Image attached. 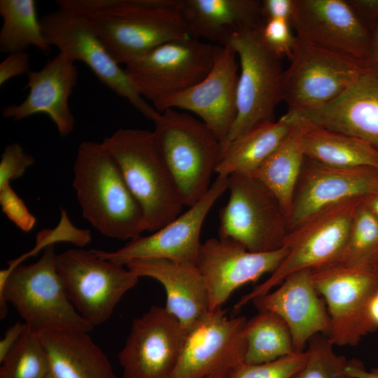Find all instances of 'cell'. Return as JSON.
Instances as JSON below:
<instances>
[{
  "label": "cell",
  "instance_id": "cell-1",
  "mask_svg": "<svg viewBox=\"0 0 378 378\" xmlns=\"http://www.w3.org/2000/svg\"><path fill=\"white\" fill-rule=\"evenodd\" d=\"M181 0H59L57 4L90 18L118 64L171 41L190 38Z\"/></svg>",
  "mask_w": 378,
  "mask_h": 378
},
{
  "label": "cell",
  "instance_id": "cell-2",
  "mask_svg": "<svg viewBox=\"0 0 378 378\" xmlns=\"http://www.w3.org/2000/svg\"><path fill=\"white\" fill-rule=\"evenodd\" d=\"M73 172L83 216L94 228L108 237L130 241L147 231L139 204L102 143H80Z\"/></svg>",
  "mask_w": 378,
  "mask_h": 378
},
{
  "label": "cell",
  "instance_id": "cell-3",
  "mask_svg": "<svg viewBox=\"0 0 378 378\" xmlns=\"http://www.w3.org/2000/svg\"><path fill=\"white\" fill-rule=\"evenodd\" d=\"M55 245L44 249L41 258L18 265L8 274L0 272V318L8 314L11 303L27 328L40 335L48 330L89 333L94 327L69 300L58 274Z\"/></svg>",
  "mask_w": 378,
  "mask_h": 378
},
{
  "label": "cell",
  "instance_id": "cell-4",
  "mask_svg": "<svg viewBox=\"0 0 378 378\" xmlns=\"http://www.w3.org/2000/svg\"><path fill=\"white\" fill-rule=\"evenodd\" d=\"M102 143L115 159L139 204L147 231L153 232L181 214L184 205L152 131L119 129Z\"/></svg>",
  "mask_w": 378,
  "mask_h": 378
},
{
  "label": "cell",
  "instance_id": "cell-5",
  "mask_svg": "<svg viewBox=\"0 0 378 378\" xmlns=\"http://www.w3.org/2000/svg\"><path fill=\"white\" fill-rule=\"evenodd\" d=\"M157 148L177 187L184 206H191L209 190L220 158V142L200 119L167 109L153 121Z\"/></svg>",
  "mask_w": 378,
  "mask_h": 378
},
{
  "label": "cell",
  "instance_id": "cell-6",
  "mask_svg": "<svg viewBox=\"0 0 378 378\" xmlns=\"http://www.w3.org/2000/svg\"><path fill=\"white\" fill-rule=\"evenodd\" d=\"M363 199H351L323 209L290 230L284 244L288 253L267 279L241 297L235 309L278 286L293 272L341 262L355 210Z\"/></svg>",
  "mask_w": 378,
  "mask_h": 378
},
{
  "label": "cell",
  "instance_id": "cell-7",
  "mask_svg": "<svg viewBox=\"0 0 378 378\" xmlns=\"http://www.w3.org/2000/svg\"><path fill=\"white\" fill-rule=\"evenodd\" d=\"M263 23L234 32L227 43L237 53L240 73L237 117L221 149L255 126L274 120V110L283 101L281 58L263 43L260 35Z\"/></svg>",
  "mask_w": 378,
  "mask_h": 378
},
{
  "label": "cell",
  "instance_id": "cell-8",
  "mask_svg": "<svg viewBox=\"0 0 378 378\" xmlns=\"http://www.w3.org/2000/svg\"><path fill=\"white\" fill-rule=\"evenodd\" d=\"M230 195L219 212L220 238L253 252L284 247L289 232L288 215L275 195L251 175L228 176Z\"/></svg>",
  "mask_w": 378,
  "mask_h": 378
},
{
  "label": "cell",
  "instance_id": "cell-9",
  "mask_svg": "<svg viewBox=\"0 0 378 378\" xmlns=\"http://www.w3.org/2000/svg\"><path fill=\"white\" fill-rule=\"evenodd\" d=\"M44 36L50 46L84 63L99 81L127 99L140 113L153 121L159 112L134 88L124 69L111 55L90 18L58 7L40 18Z\"/></svg>",
  "mask_w": 378,
  "mask_h": 378
},
{
  "label": "cell",
  "instance_id": "cell-10",
  "mask_svg": "<svg viewBox=\"0 0 378 378\" xmlns=\"http://www.w3.org/2000/svg\"><path fill=\"white\" fill-rule=\"evenodd\" d=\"M220 46L194 38L171 41L125 64L135 90L152 106L202 80Z\"/></svg>",
  "mask_w": 378,
  "mask_h": 378
},
{
  "label": "cell",
  "instance_id": "cell-11",
  "mask_svg": "<svg viewBox=\"0 0 378 378\" xmlns=\"http://www.w3.org/2000/svg\"><path fill=\"white\" fill-rule=\"evenodd\" d=\"M284 72L283 101L288 111L315 108L340 95L368 64L298 36Z\"/></svg>",
  "mask_w": 378,
  "mask_h": 378
},
{
  "label": "cell",
  "instance_id": "cell-12",
  "mask_svg": "<svg viewBox=\"0 0 378 378\" xmlns=\"http://www.w3.org/2000/svg\"><path fill=\"white\" fill-rule=\"evenodd\" d=\"M56 265L66 295L93 326L106 322L122 296L139 277L124 265L72 248L57 255Z\"/></svg>",
  "mask_w": 378,
  "mask_h": 378
},
{
  "label": "cell",
  "instance_id": "cell-13",
  "mask_svg": "<svg viewBox=\"0 0 378 378\" xmlns=\"http://www.w3.org/2000/svg\"><path fill=\"white\" fill-rule=\"evenodd\" d=\"M315 288L323 298L330 318L326 335L339 346H355L375 331L368 314L378 289V274L372 266L351 267L342 262L312 270Z\"/></svg>",
  "mask_w": 378,
  "mask_h": 378
},
{
  "label": "cell",
  "instance_id": "cell-14",
  "mask_svg": "<svg viewBox=\"0 0 378 378\" xmlns=\"http://www.w3.org/2000/svg\"><path fill=\"white\" fill-rule=\"evenodd\" d=\"M227 186L228 176L217 175L203 197L160 229L114 251L91 250L101 258L124 266L136 259L164 258L196 267L204 221Z\"/></svg>",
  "mask_w": 378,
  "mask_h": 378
},
{
  "label": "cell",
  "instance_id": "cell-15",
  "mask_svg": "<svg viewBox=\"0 0 378 378\" xmlns=\"http://www.w3.org/2000/svg\"><path fill=\"white\" fill-rule=\"evenodd\" d=\"M246 321L228 318L221 308L210 312L187 331L171 378L227 377L244 362Z\"/></svg>",
  "mask_w": 378,
  "mask_h": 378
},
{
  "label": "cell",
  "instance_id": "cell-16",
  "mask_svg": "<svg viewBox=\"0 0 378 378\" xmlns=\"http://www.w3.org/2000/svg\"><path fill=\"white\" fill-rule=\"evenodd\" d=\"M186 333L165 307H151L132 321L118 354L122 378H171Z\"/></svg>",
  "mask_w": 378,
  "mask_h": 378
},
{
  "label": "cell",
  "instance_id": "cell-17",
  "mask_svg": "<svg viewBox=\"0 0 378 378\" xmlns=\"http://www.w3.org/2000/svg\"><path fill=\"white\" fill-rule=\"evenodd\" d=\"M234 49L220 46L208 74L200 82L155 103L159 113L167 109L189 111L214 132L220 144L228 135L237 117L239 63Z\"/></svg>",
  "mask_w": 378,
  "mask_h": 378
},
{
  "label": "cell",
  "instance_id": "cell-18",
  "mask_svg": "<svg viewBox=\"0 0 378 378\" xmlns=\"http://www.w3.org/2000/svg\"><path fill=\"white\" fill-rule=\"evenodd\" d=\"M287 253L285 246L269 252H253L220 237L202 243L196 267L207 290L209 311L221 308L238 288L274 272Z\"/></svg>",
  "mask_w": 378,
  "mask_h": 378
},
{
  "label": "cell",
  "instance_id": "cell-19",
  "mask_svg": "<svg viewBox=\"0 0 378 378\" xmlns=\"http://www.w3.org/2000/svg\"><path fill=\"white\" fill-rule=\"evenodd\" d=\"M296 36L368 64L372 35L347 1L295 0Z\"/></svg>",
  "mask_w": 378,
  "mask_h": 378
},
{
  "label": "cell",
  "instance_id": "cell-20",
  "mask_svg": "<svg viewBox=\"0 0 378 378\" xmlns=\"http://www.w3.org/2000/svg\"><path fill=\"white\" fill-rule=\"evenodd\" d=\"M377 192V167H333L305 157L288 215L289 231L323 209Z\"/></svg>",
  "mask_w": 378,
  "mask_h": 378
},
{
  "label": "cell",
  "instance_id": "cell-21",
  "mask_svg": "<svg viewBox=\"0 0 378 378\" xmlns=\"http://www.w3.org/2000/svg\"><path fill=\"white\" fill-rule=\"evenodd\" d=\"M251 301L258 311L273 312L286 323L295 351H304L312 337L327 335L330 329L327 306L314 286L311 269L292 273L277 288Z\"/></svg>",
  "mask_w": 378,
  "mask_h": 378
},
{
  "label": "cell",
  "instance_id": "cell-22",
  "mask_svg": "<svg viewBox=\"0 0 378 378\" xmlns=\"http://www.w3.org/2000/svg\"><path fill=\"white\" fill-rule=\"evenodd\" d=\"M286 115L362 139L378 150V70L368 64L332 101L315 108L288 111Z\"/></svg>",
  "mask_w": 378,
  "mask_h": 378
},
{
  "label": "cell",
  "instance_id": "cell-23",
  "mask_svg": "<svg viewBox=\"0 0 378 378\" xmlns=\"http://www.w3.org/2000/svg\"><path fill=\"white\" fill-rule=\"evenodd\" d=\"M75 62L67 55L59 52L41 69L30 70L25 85L29 89L27 96L20 104L4 108L2 116L21 120L45 113L53 121L61 136H68L76 123L69 107V99L78 78Z\"/></svg>",
  "mask_w": 378,
  "mask_h": 378
},
{
  "label": "cell",
  "instance_id": "cell-24",
  "mask_svg": "<svg viewBox=\"0 0 378 378\" xmlns=\"http://www.w3.org/2000/svg\"><path fill=\"white\" fill-rule=\"evenodd\" d=\"M139 278L159 281L167 296L165 308L188 331L209 311L207 290L196 267L164 258H141L126 266Z\"/></svg>",
  "mask_w": 378,
  "mask_h": 378
},
{
  "label": "cell",
  "instance_id": "cell-25",
  "mask_svg": "<svg viewBox=\"0 0 378 378\" xmlns=\"http://www.w3.org/2000/svg\"><path fill=\"white\" fill-rule=\"evenodd\" d=\"M179 9L190 37L219 46L234 32L265 22L258 0H181Z\"/></svg>",
  "mask_w": 378,
  "mask_h": 378
},
{
  "label": "cell",
  "instance_id": "cell-26",
  "mask_svg": "<svg viewBox=\"0 0 378 378\" xmlns=\"http://www.w3.org/2000/svg\"><path fill=\"white\" fill-rule=\"evenodd\" d=\"M39 337L49 362L47 378H116L110 360L88 332L48 330Z\"/></svg>",
  "mask_w": 378,
  "mask_h": 378
},
{
  "label": "cell",
  "instance_id": "cell-27",
  "mask_svg": "<svg viewBox=\"0 0 378 378\" xmlns=\"http://www.w3.org/2000/svg\"><path fill=\"white\" fill-rule=\"evenodd\" d=\"M292 121L282 115L246 131L221 149L215 173L251 175L277 148L290 132Z\"/></svg>",
  "mask_w": 378,
  "mask_h": 378
},
{
  "label": "cell",
  "instance_id": "cell-28",
  "mask_svg": "<svg viewBox=\"0 0 378 378\" xmlns=\"http://www.w3.org/2000/svg\"><path fill=\"white\" fill-rule=\"evenodd\" d=\"M295 118L301 122V140L305 157L333 167L378 168V150L368 141Z\"/></svg>",
  "mask_w": 378,
  "mask_h": 378
},
{
  "label": "cell",
  "instance_id": "cell-29",
  "mask_svg": "<svg viewBox=\"0 0 378 378\" xmlns=\"http://www.w3.org/2000/svg\"><path fill=\"white\" fill-rule=\"evenodd\" d=\"M292 127L277 148L251 176L263 183L277 197L288 218L294 192L305 158L301 140V122L295 118Z\"/></svg>",
  "mask_w": 378,
  "mask_h": 378
},
{
  "label": "cell",
  "instance_id": "cell-30",
  "mask_svg": "<svg viewBox=\"0 0 378 378\" xmlns=\"http://www.w3.org/2000/svg\"><path fill=\"white\" fill-rule=\"evenodd\" d=\"M0 52L25 51L34 46L46 55L51 52L38 18L34 0H1Z\"/></svg>",
  "mask_w": 378,
  "mask_h": 378
},
{
  "label": "cell",
  "instance_id": "cell-31",
  "mask_svg": "<svg viewBox=\"0 0 378 378\" xmlns=\"http://www.w3.org/2000/svg\"><path fill=\"white\" fill-rule=\"evenodd\" d=\"M244 337L246 363L270 362L295 352L288 325L271 312L258 311L256 315L247 319Z\"/></svg>",
  "mask_w": 378,
  "mask_h": 378
},
{
  "label": "cell",
  "instance_id": "cell-32",
  "mask_svg": "<svg viewBox=\"0 0 378 378\" xmlns=\"http://www.w3.org/2000/svg\"><path fill=\"white\" fill-rule=\"evenodd\" d=\"M1 363L0 378H47L49 371L39 335L27 327Z\"/></svg>",
  "mask_w": 378,
  "mask_h": 378
},
{
  "label": "cell",
  "instance_id": "cell-33",
  "mask_svg": "<svg viewBox=\"0 0 378 378\" xmlns=\"http://www.w3.org/2000/svg\"><path fill=\"white\" fill-rule=\"evenodd\" d=\"M378 256V218L362 200L352 218L342 263L351 267L372 266Z\"/></svg>",
  "mask_w": 378,
  "mask_h": 378
},
{
  "label": "cell",
  "instance_id": "cell-34",
  "mask_svg": "<svg viewBox=\"0 0 378 378\" xmlns=\"http://www.w3.org/2000/svg\"><path fill=\"white\" fill-rule=\"evenodd\" d=\"M334 344L323 334H317L307 344V360L293 378H349L347 359L337 354Z\"/></svg>",
  "mask_w": 378,
  "mask_h": 378
},
{
  "label": "cell",
  "instance_id": "cell-35",
  "mask_svg": "<svg viewBox=\"0 0 378 378\" xmlns=\"http://www.w3.org/2000/svg\"><path fill=\"white\" fill-rule=\"evenodd\" d=\"M60 216L59 222L54 229H43L38 232L36 244L31 250L8 262V267L5 268L7 272H10L22 261L37 254L41 250L57 242H69L78 246H84L91 241L90 231L75 227L65 209H61Z\"/></svg>",
  "mask_w": 378,
  "mask_h": 378
},
{
  "label": "cell",
  "instance_id": "cell-36",
  "mask_svg": "<svg viewBox=\"0 0 378 378\" xmlns=\"http://www.w3.org/2000/svg\"><path fill=\"white\" fill-rule=\"evenodd\" d=\"M307 356V351H302L263 363L243 362L232 369L226 378H293L304 365Z\"/></svg>",
  "mask_w": 378,
  "mask_h": 378
},
{
  "label": "cell",
  "instance_id": "cell-37",
  "mask_svg": "<svg viewBox=\"0 0 378 378\" xmlns=\"http://www.w3.org/2000/svg\"><path fill=\"white\" fill-rule=\"evenodd\" d=\"M290 21L284 19H270L264 22L260 28L262 40L267 48L277 57L291 55L296 36L290 30Z\"/></svg>",
  "mask_w": 378,
  "mask_h": 378
},
{
  "label": "cell",
  "instance_id": "cell-38",
  "mask_svg": "<svg viewBox=\"0 0 378 378\" xmlns=\"http://www.w3.org/2000/svg\"><path fill=\"white\" fill-rule=\"evenodd\" d=\"M35 162V158L26 153L18 143L8 145L1 155L0 188L20 178Z\"/></svg>",
  "mask_w": 378,
  "mask_h": 378
},
{
  "label": "cell",
  "instance_id": "cell-39",
  "mask_svg": "<svg viewBox=\"0 0 378 378\" xmlns=\"http://www.w3.org/2000/svg\"><path fill=\"white\" fill-rule=\"evenodd\" d=\"M0 205L6 217L22 231L28 232L34 229L36 217L10 183L0 188Z\"/></svg>",
  "mask_w": 378,
  "mask_h": 378
},
{
  "label": "cell",
  "instance_id": "cell-40",
  "mask_svg": "<svg viewBox=\"0 0 378 378\" xmlns=\"http://www.w3.org/2000/svg\"><path fill=\"white\" fill-rule=\"evenodd\" d=\"M29 55L25 51L12 52L0 63V85L12 78L28 74L30 71Z\"/></svg>",
  "mask_w": 378,
  "mask_h": 378
},
{
  "label": "cell",
  "instance_id": "cell-41",
  "mask_svg": "<svg viewBox=\"0 0 378 378\" xmlns=\"http://www.w3.org/2000/svg\"><path fill=\"white\" fill-rule=\"evenodd\" d=\"M295 0H264L261 1V15L266 21L270 19H284L290 21L292 18Z\"/></svg>",
  "mask_w": 378,
  "mask_h": 378
},
{
  "label": "cell",
  "instance_id": "cell-42",
  "mask_svg": "<svg viewBox=\"0 0 378 378\" xmlns=\"http://www.w3.org/2000/svg\"><path fill=\"white\" fill-rule=\"evenodd\" d=\"M347 1L371 31L378 21V0H348Z\"/></svg>",
  "mask_w": 378,
  "mask_h": 378
},
{
  "label": "cell",
  "instance_id": "cell-43",
  "mask_svg": "<svg viewBox=\"0 0 378 378\" xmlns=\"http://www.w3.org/2000/svg\"><path fill=\"white\" fill-rule=\"evenodd\" d=\"M26 328L24 323L17 322L6 330L0 340V363L4 360Z\"/></svg>",
  "mask_w": 378,
  "mask_h": 378
},
{
  "label": "cell",
  "instance_id": "cell-44",
  "mask_svg": "<svg viewBox=\"0 0 378 378\" xmlns=\"http://www.w3.org/2000/svg\"><path fill=\"white\" fill-rule=\"evenodd\" d=\"M346 372L349 378H378V368L367 370L359 359L347 360Z\"/></svg>",
  "mask_w": 378,
  "mask_h": 378
},
{
  "label": "cell",
  "instance_id": "cell-45",
  "mask_svg": "<svg viewBox=\"0 0 378 378\" xmlns=\"http://www.w3.org/2000/svg\"><path fill=\"white\" fill-rule=\"evenodd\" d=\"M372 48L368 64L378 70V21L371 31Z\"/></svg>",
  "mask_w": 378,
  "mask_h": 378
},
{
  "label": "cell",
  "instance_id": "cell-46",
  "mask_svg": "<svg viewBox=\"0 0 378 378\" xmlns=\"http://www.w3.org/2000/svg\"><path fill=\"white\" fill-rule=\"evenodd\" d=\"M368 314L370 322L377 330L378 329V289L370 302Z\"/></svg>",
  "mask_w": 378,
  "mask_h": 378
},
{
  "label": "cell",
  "instance_id": "cell-47",
  "mask_svg": "<svg viewBox=\"0 0 378 378\" xmlns=\"http://www.w3.org/2000/svg\"><path fill=\"white\" fill-rule=\"evenodd\" d=\"M362 202L378 218V192L363 198Z\"/></svg>",
  "mask_w": 378,
  "mask_h": 378
},
{
  "label": "cell",
  "instance_id": "cell-48",
  "mask_svg": "<svg viewBox=\"0 0 378 378\" xmlns=\"http://www.w3.org/2000/svg\"><path fill=\"white\" fill-rule=\"evenodd\" d=\"M372 267L375 270V272L378 274V256L374 260V262H373Z\"/></svg>",
  "mask_w": 378,
  "mask_h": 378
},
{
  "label": "cell",
  "instance_id": "cell-49",
  "mask_svg": "<svg viewBox=\"0 0 378 378\" xmlns=\"http://www.w3.org/2000/svg\"><path fill=\"white\" fill-rule=\"evenodd\" d=\"M209 378H226V377H220V376H215V377H211Z\"/></svg>",
  "mask_w": 378,
  "mask_h": 378
}]
</instances>
